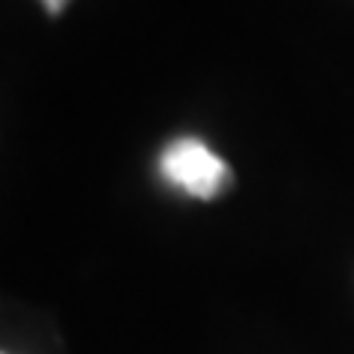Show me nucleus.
Here are the masks:
<instances>
[{"label": "nucleus", "instance_id": "1", "mask_svg": "<svg viewBox=\"0 0 354 354\" xmlns=\"http://www.w3.org/2000/svg\"><path fill=\"white\" fill-rule=\"evenodd\" d=\"M157 169L165 183L177 186L192 198H201V201L218 198L234 183L230 165L195 136H180L169 142L157 160Z\"/></svg>", "mask_w": 354, "mask_h": 354}, {"label": "nucleus", "instance_id": "2", "mask_svg": "<svg viewBox=\"0 0 354 354\" xmlns=\"http://www.w3.org/2000/svg\"><path fill=\"white\" fill-rule=\"evenodd\" d=\"M44 3V9H48L50 15H59L62 9H65V3H68V0H41Z\"/></svg>", "mask_w": 354, "mask_h": 354}]
</instances>
